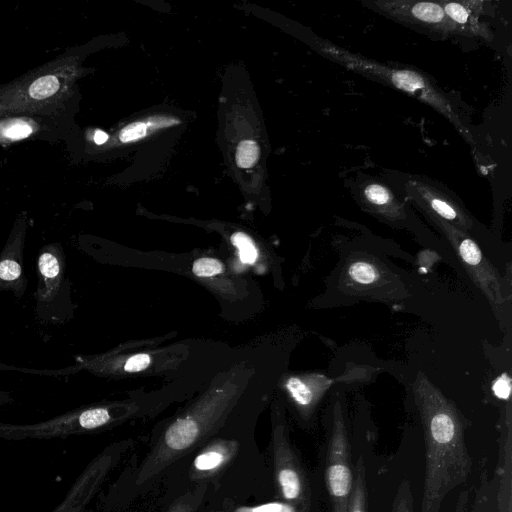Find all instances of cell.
Here are the masks:
<instances>
[{
  "instance_id": "cell-1",
  "label": "cell",
  "mask_w": 512,
  "mask_h": 512,
  "mask_svg": "<svg viewBox=\"0 0 512 512\" xmlns=\"http://www.w3.org/2000/svg\"><path fill=\"white\" fill-rule=\"evenodd\" d=\"M201 483L211 486L212 495L236 506L273 499L267 456L252 429L223 426L165 479L150 512L162 497Z\"/></svg>"
},
{
  "instance_id": "cell-2",
  "label": "cell",
  "mask_w": 512,
  "mask_h": 512,
  "mask_svg": "<svg viewBox=\"0 0 512 512\" xmlns=\"http://www.w3.org/2000/svg\"><path fill=\"white\" fill-rule=\"evenodd\" d=\"M425 440V477L420 512H440L445 497L465 483L472 461L457 409L426 379L414 387Z\"/></svg>"
},
{
  "instance_id": "cell-3",
  "label": "cell",
  "mask_w": 512,
  "mask_h": 512,
  "mask_svg": "<svg viewBox=\"0 0 512 512\" xmlns=\"http://www.w3.org/2000/svg\"><path fill=\"white\" fill-rule=\"evenodd\" d=\"M268 465L272 477L273 499L295 512H310L312 490L304 465L292 444L286 423L277 419L268 445Z\"/></svg>"
},
{
  "instance_id": "cell-4",
  "label": "cell",
  "mask_w": 512,
  "mask_h": 512,
  "mask_svg": "<svg viewBox=\"0 0 512 512\" xmlns=\"http://www.w3.org/2000/svg\"><path fill=\"white\" fill-rule=\"evenodd\" d=\"M122 416L124 414L121 411L106 405L82 407L37 423L0 422V438L5 440H48L97 433L116 424Z\"/></svg>"
},
{
  "instance_id": "cell-5",
  "label": "cell",
  "mask_w": 512,
  "mask_h": 512,
  "mask_svg": "<svg viewBox=\"0 0 512 512\" xmlns=\"http://www.w3.org/2000/svg\"><path fill=\"white\" fill-rule=\"evenodd\" d=\"M134 439L107 445L82 470L51 512H85L116 467L135 449Z\"/></svg>"
},
{
  "instance_id": "cell-6",
  "label": "cell",
  "mask_w": 512,
  "mask_h": 512,
  "mask_svg": "<svg viewBox=\"0 0 512 512\" xmlns=\"http://www.w3.org/2000/svg\"><path fill=\"white\" fill-rule=\"evenodd\" d=\"M353 482L354 467L346 423L337 403L333 409L325 462V484L333 512H348Z\"/></svg>"
},
{
  "instance_id": "cell-7",
  "label": "cell",
  "mask_w": 512,
  "mask_h": 512,
  "mask_svg": "<svg viewBox=\"0 0 512 512\" xmlns=\"http://www.w3.org/2000/svg\"><path fill=\"white\" fill-rule=\"evenodd\" d=\"M455 251L465 265L467 272L474 282L485 293L492 305H501L505 302L503 287L500 280L483 256L478 245L470 238L460 234L449 235Z\"/></svg>"
},
{
  "instance_id": "cell-8",
  "label": "cell",
  "mask_w": 512,
  "mask_h": 512,
  "mask_svg": "<svg viewBox=\"0 0 512 512\" xmlns=\"http://www.w3.org/2000/svg\"><path fill=\"white\" fill-rule=\"evenodd\" d=\"M498 447V464L492 478V512H512V436L509 410L501 427Z\"/></svg>"
},
{
  "instance_id": "cell-9",
  "label": "cell",
  "mask_w": 512,
  "mask_h": 512,
  "mask_svg": "<svg viewBox=\"0 0 512 512\" xmlns=\"http://www.w3.org/2000/svg\"><path fill=\"white\" fill-rule=\"evenodd\" d=\"M25 230L14 229L0 252V291L21 298L28 285L24 274Z\"/></svg>"
},
{
  "instance_id": "cell-10",
  "label": "cell",
  "mask_w": 512,
  "mask_h": 512,
  "mask_svg": "<svg viewBox=\"0 0 512 512\" xmlns=\"http://www.w3.org/2000/svg\"><path fill=\"white\" fill-rule=\"evenodd\" d=\"M37 303L53 301L62 286L66 260L62 246L58 243L43 246L37 258Z\"/></svg>"
},
{
  "instance_id": "cell-11",
  "label": "cell",
  "mask_w": 512,
  "mask_h": 512,
  "mask_svg": "<svg viewBox=\"0 0 512 512\" xmlns=\"http://www.w3.org/2000/svg\"><path fill=\"white\" fill-rule=\"evenodd\" d=\"M212 492L207 483L185 487L162 497L153 512H199Z\"/></svg>"
},
{
  "instance_id": "cell-12",
  "label": "cell",
  "mask_w": 512,
  "mask_h": 512,
  "mask_svg": "<svg viewBox=\"0 0 512 512\" xmlns=\"http://www.w3.org/2000/svg\"><path fill=\"white\" fill-rule=\"evenodd\" d=\"M492 510V479L483 472L477 483L461 491L454 512H492Z\"/></svg>"
},
{
  "instance_id": "cell-13",
  "label": "cell",
  "mask_w": 512,
  "mask_h": 512,
  "mask_svg": "<svg viewBox=\"0 0 512 512\" xmlns=\"http://www.w3.org/2000/svg\"><path fill=\"white\" fill-rule=\"evenodd\" d=\"M324 379L325 377L321 381ZM320 382L318 384H307L299 378H290L287 381L286 388L303 417L311 416L322 394L329 387L328 382L319 384Z\"/></svg>"
},
{
  "instance_id": "cell-14",
  "label": "cell",
  "mask_w": 512,
  "mask_h": 512,
  "mask_svg": "<svg viewBox=\"0 0 512 512\" xmlns=\"http://www.w3.org/2000/svg\"><path fill=\"white\" fill-rule=\"evenodd\" d=\"M348 512H367L366 468L363 457L354 465V482Z\"/></svg>"
},
{
  "instance_id": "cell-15",
  "label": "cell",
  "mask_w": 512,
  "mask_h": 512,
  "mask_svg": "<svg viewBox=\"0 0 512 512\" xmlns=\"http://www.w3.org/2000/svg\"><path fill=\"white\" fill-rule=\"evenodd\" d=\"M177 122L178 121L168 118H155L153 120H149L148 122H132L121 130L119 139L123 143L135 142L143 139L151 129L170 126Z\"/></svg>"
},
{
  "instance_id": "cell-16",
  "label": "cell",
  "mask_w": 512,
  "mask_h": 512,
  "mask_svg": "<svg viewBox=\"0 0 512 512\" xmlns=\"http://www.w3.org/2000/svg\"><path fill=\"white\" fill-rule=\"evenodd\" d=\"M347 275L351 281L360 285L374 284L380 278L378 268L366 260L351 262L347 267Z\"/></svg>"
},
{
  "instance_id": "cell-17",
  "label": "cell",
  "mask_w": 512,
  "mask_h": 512,
  "mask_svg": "<svg viewBox=\"0 0 512 512\" xmlns=\"http://www.w3.org/2000/svg\"><path fill=\"white\" fill-rule=\"evenodd\" d=\"M259 155L260 149L255 141H241L236 150V163L240 168H250L258 161Z\"/></svg>"
},
{
  "instance_id": "cell-18",
  "label": "cell",
  "mask_w": 512,
  "mask_h": 512,
  "mask_svg": "<svg viewBox=\"0 0 512 512\" xmlns=\"http://www.w3.org/2000/svg\"><path fill=\"white\" fill-rule=\"evenodd\" d=\"M231 241L238 248L240 260L243 263L252 264L256 261L258 256L257 248L247 234L242 232L234 233Z\"/></svg>"
},
{
  "instance_id": "cell-19",
  "label": "cell",
  "mask_w": 512,
  "mask_h": 512,
  "mask_svg": "<svg viewBox=\"0 0 512 512\" xmlns=\"http://www.w3.org/2000/svg\"><path fill=\"white\" fill-rule=\"evenodd\" d=\"M59 88V81L55 76H43L32 83L29 94L35 99H44L53 95Z\"/></svg>"
},
{
  "instance_id": "cell-20",
  "label": "cell",
  "mask_w": 512,
  "mask_h": 512,
  "mask_svg": "<svg viewBox=\"0 0 512 512\" xmlns=\"http://www.w3.org/2000/svg\"><path fill=\"white\" fill-rule=\"evenodd\" d=\"M390 512H413V495L408 480L400 483Z\"/></svg>"
},
{
  "instance_id": "cell-21",
  "label": "cell",
  "mask_w": 512,
  "mask_h": 512,
  "mask_svg": "<svg viewBox=\"0 0 512 512\" xmlns=\"http://www.w3.org/2000/svg\"><path fill=\"white\" fill-rule=\"evenodd\" d=\"M412 13L416 18L425 22H440L444 17V10L441 6L428 2L414 5Z\"/></svg>"
},
{
  "instance_id": "cell-22",
  "label": "cell",
  "mask_w": 512,
  "mask_h": 512,
  "mask_svg": "<svg viewBox=\"0 0 512 512\" xmlns=\"http://www.w3.org/2000/svg\"><path fill=\"white\" fill-rule=\"evenodd\" d=\"M223 271V265L213 258H200L193 263V272L199 277H210Z\"/></svg>"
},
{
  "instance_id": "cell-23",
  "label": "cell",
  "mask_w": 512,
  "mask_h": 512,
  "mask_svg": "<svg viewBox=\"0 0 512 512\" xmlns=\"http://www.w3.org/2000/svg\"><path fill=\"white\" fill-rule=\"evenodd\" d=\"M236 505L230 500L210 494L199 512H234Z\"/></svg>"
},
{
  "instance_id": "cell-24",
  "label": "cell",
  "mask_w": 512,
  "mask_h": 512,
  "mask_svg": "<svg viewBox=\"0 0 512 512\" xmlns=\"http://www.w3.org/2000/svg\"><path fill=\"white\" fill-rule=\"evenodd\" d=\"M492 390L494 395L501 400H508L510 398L511 379L507 373H503L494 380Z\"/></svg>"
},
{
  "instance_id": "cell-25",
  "label": "cell",
  "mask_w": 512,
  "mask_h": 512,
  "mask_svg": "<svg viewBox=\"0 0 512 512\" xmlns=\"http://www.w3.org/2000/svg\"><path fill=\"white\" fill-rule=\"evenodd\" d=\"M368 200L375 205H385L390 200L388 190L380 185L372 184L365 190Z\"/></svg>"
},
{
  "instance_id": "cell-26",
  "label": "cell",
  "mask_w": 512,
  "mask_h": 512,
  "mask_svg": "<svg viewBox=\"0 0 512 512\" xmlns=\"http://www.w3.org/2000/svg\"><path fill=\"white\" fill-rule=\"evenodd\" d=\"M394 82L398 87L407 91H414L423 85L421 80L416 75L404 72L395 74Z\"/></svg>"
},
{
  "instance_id": "cell-27",
  "label": "cell",
  "mask_w": 512,
  "mask_h": 512,
  "mask_svg": "<svg viewBox=\"0 0 512 512\" xmlns=\"http://www.w3.org/2000/svg\"><path fill=\"white\" fill-rule=\"evenodd\" d=\"M432 209L441 217L447 220H455L457 219V212L455 209L449 205L447 202L434 198L430 202Z\"/></svg>"
},
{
  "instance_id": "cell-28",
  "label": "cell",
  "mask_w": 512,
  "mask_h": 512,
  "mask_svg": "<svg viewBox=\"0 0 512 512\" xmlns=\"http://www.w3.org/2000/svg\"><path fill=\"white\" fill-rule=\"evenodd\" d=\"M150 363V356L148 354H137L130 357L124 366L127 372H138L144 370Z\"/></svg>"
},
{
  "instance_id": "cell-29",
  "label": "cell",
  "mask_w": 512,
  "mask_h": 512,
  "mask_svg": "<svg viewBox=\"0 0 512 512\" xmlns=\"http://www.w3.org/2000/svg\"><path fill=\"white\" fill-rule=\"evenodd\" d=\"M32 132L30 125L26 123H15L4 129V135L11 139H21L27 137Z\"/></svg>"
},
{
  "instance_id": "cell-30",
  "label": "cell",
  "mask_w": 512,
  "mask_h": 512,
  "mask_svg": "<svg viewBox=\"0 0 512 512\" xmlns=\"http://www.w3.org/2000/svg\"><path fill=\"white\" fill-rule=\"evenodd\" d=\"M445 12L456 22L464 24L468 20L466 9L458 3H448L445 6Z\"/></svg>"
},
{
  "instance_id": "cell-31",
  "label": "cell",
  "mask_w": 512,
  "mask_h": 512,
  "mask_svg": "<svg viewBox=\"0 0 512 512\" xmlns=\"http://www.w3.org/2000/svg\"><path fill=\"white\" fill-rule=\"evenodd\" d=\"M109 136L102 130H96L94 133V141L96 144L101 145L108 140Z\"/></svg>"
}]
</instances>
